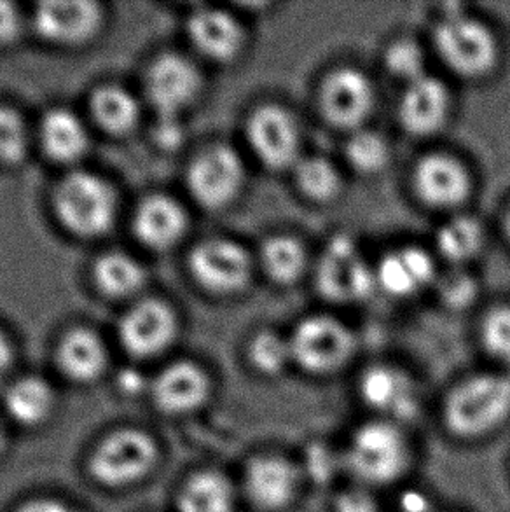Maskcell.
Instances as JSON below:
<instances>
[{
	"mask_svg": "<svg viewBox=\"0 0 510 512\" xmlns=\"http://www.w3.org/2000/svg\"><path fill=\"white\" fill-rule=\"evenodd\" d=\"M442 415L446 427L455 437L474 441L490 436L509 420V376H470L449 392Z\"/></svg>",
	"mask_w": 510,
	"mask_h": 512,
	"instance_id": "1",
	"label": "cell"
},
{
	"mask_svg": "<svg viewBox=\"0 0 510 512\" xmlns=\"http://www.w3.org/2000/svg\"><path fill=\"white\" fill-rule=\"evenodd\" d=\"M343 464L364 485H392L411 464V448L400 425L376 420L353 432Z\"/></svg>",
	"mask_w": 510,
	"mask_h": 512,
	"instance_id": "2",
	"label": "cell"
},
{
	"mask_svg": "<svg viewBox=\"0 0 510 512\" xmlns=\"http://www.w3.org/2000/svg\"><path fill=\"white\" fill-rule=\"evenodd\" d=\"M434 42L439 58L458 76L481 77L497 63L495 35L467 14H448L435 28Z\"/></svg>",
	"mask_w": 510,
	"mask_h": 512,
	"instance_id": "3",
	"label": "cell"
},
{
	"mask_svg": "<svg viewBox=\"0 0 510 512\" xmlns=\"http://www.w3.org/2000/svg\"><path fill=\"white\" fill-rule=\"evenodd\" d=\"M56 210L72 233L98 236L112 228L118 201L105 180L93 173L76 172L58 187Z\"/></svg>",
	"mask_w": 510,
	"mask_h": 512,
	"instance_id": "4",
	"label": "cell"
},
{
	"mask_svg": "<svg viewBox=\"0 0 510 512\" xmlns=\"http://www.w3.org/2000/svg\"><path fill=\"white\" fill-rule=\"evenodd\" d=\"M320 294L334 303H357L369 298L376 284V271L367 264L350 236H334L327 243L317 266Z\"/></svg>",
	"mask_w": 510,
	"mask_h": 512,
	"instance_id": "5",
	"label": "cell"
},
{
	"mask_svg": "<svg viewBox=\"0 0 510 512\" xmlns=\"http://www.w3.org/2000/svg\"><path fill=\"white\" fill-rule=\"evenodd\" d=\"M292 360L311 374H331L345 366L355 352L352 331L327 315L297 324L289 338Z\"/></svg>",
	"mask_w": 510,
	"mask_h": 512,
	"instance_id": "6",
	"label": "cell"
},
{
	"mask_svg": "<svg viewBox=\"0 0 510 512\" xmlns=\"http://www.w3.org/2000/svg\"><path fill=\"white\" fill-rule=\"evenodd\" d=\"M158 450L151 437L121 430L107 437L91 458V472L104 485L126 486L144 478L156 464Z\"/></svg>",
	"mask_w": 510,
	"mask_h": 512,
	"instance_id": "7",
	"label": "cell"
},
{
	"mask_svg": "<svg viewBox=\"0 0 510 512\" xmlns=\"http://www.w3.org/2000/svg\"><path fill=\"white\" fill-rule=\"evenodd\" d=\"M245 180L240 156L226 146H217L201 153L187 175V186L194 200L207 208L228 207L242 191Z\"/></svg>",
	"mask_w": 510,
	"mask_h": 512,
	"instance_id": "8",
	"label": "cell"
},
{
	"mask_svg": "<svg viewBox=\"0 0 510 512\" xmlns=\"http://www.w3.org/2000/svg\"><path fill=\"white\" fill-rule=\"evenodd\" d=\"M194 278L207 291L215 294H235L245 289L252 273V261L242 245L212 238L200 243L189 259Z\"/></svg>",
	"mask_w": 510,
	"mask_h": 512,
	"instance_id": "9",
	"label": "cell"
},
{
	"mask_svg": "<svg viewBox=\"0 0 510 512\" xmlns=\"http://www.w3.org/2000/svg\"><path fill=\"white\" fill-rule=\"evenodd\" d=\"M247 139L257 160L271 170L296 167L301 160L296 121L282 107H259L247 123Z\"/></svg>",
	"mask_w": 510,
	"mask_h": 512,
	"instance_id": "10",
	"label": "cell"
},
{
	"mask_svg": "<svg viewBox=\"0 0 510 512\" xmlns=\"http://www.w3.org/2000/svg\"><path fill=\"white\" fill-rule=\"evenodd\" d=\"M201 91V76L187 58L165 55L156 60L147 76V95L159 118H179Z\"/></svg>",
	"mask_w": 510,
	"mask_h": 512,
	"instance_id": "11",
	"label": "cell"
},
{
	"mask_svg": "<svg viewBox=\"0 0 510 512\" xmlns=\"http://www.w3.org/2000/svg\"><path fill=\"white\" fill-rule=\"evenodd\" d=\"M360 395L380 420L397 425L416 418L420 409L413 380L397 367H369L360 380Z\"/></svg>",
	"mask_w": 510,
	"mask_h": 512,
	"instance_id": "12",
	"label": "cell"
},
{
	"mask_svg": "<svg viewBox=\"0 0 510 512\" xmlns=\"http://www.w3.org/2000/svg\"><path fill=\"white\" fill-rule=\"evenodd\" d=\"M373 84L360 70L338 69L327 76L320 105L325 119L338 128H357L373 111Z\"/></svg>",
	"mask_w": 510,
	"mask_h": 512,
	"instance_id": "13",
	"label": "cell"
},
{
	"mask_svg": "<svg viewBox=\"0 0 510 512\" xmlns=\"http://www.w3.org/2000/svg\"><path fill=\"white\" fill-rule=\"evenodd\" d=\"M301 469L278 455H262L250 462L245 472V490L250 502L266 512L283 511L299 492Z\"/></svg>",
	"mask_w": 510,
	"mask_h": 512,
	"instance_id": "14",
	"label": "cell"
},
{
	"mask_svg": "<svg viewBox=\"0 0 510 512\" xmlns=\"http://www.w3.org/2000/svg\"><path fill=\"white\" fill-rule=\"evenodd\" d=\"M414 191L423 203L434 208L462 205L470 193V177L460 161L448 154L421 158L414 168Z\"/></svg>",
	"mask_w": 510,
	"mask_h": 512,
	"instance_id": "15",
	"label": "cell"
},
{
	"mask_svg": "<svg viewBox=\"0 0 510 512\" xmlns=\"http://www.w3.org/2000/svg\"><path fill=\"white\" fill-rule=\"evenodd\" d=\"M102 23V11L95 2L67 0L46 2L37 7L35 28L49 42L55 44H83L97 34Z\"/></svg>",
	"mask_w": 510,
	"mask_h": 512,
	"instance_id": "16",
	"label": "cell"
},
{
	"mask_svg": "<svg viewBox=\"0 0 510 512\" xmlns=\"http://www.w3.org/2000/svg\"><path fill=\"white\" fill-rule=\"evenodd\" d=\"M175 331L177 320L172 310L154 299L131 308L119 327L126 350L137 357L163 352L175 338Z\"/></svg>",
	"mask_w": 510,
	"mask_h": 512,
	"instance_id": "17",
	"label": "cell"
},
{
	"mask_svg": "<svg viewBox=\"0 0 510 512\" xmlns=\"http://www.w3.org/2000/svg\"><path fill=\"white\" fill-rule=\"evenodd\" d=\"M187 34L201 55L215 62H231L242 53L245 32L233 14L201 7L189 18Z\"/></svg>",
	"mask_w": 510,
	"mask_h": 512,
	"instance_id": "18",
	"label": "cell"
},
{
	"mask_svg": "<svg viewBox=\"0 0 510 512\" xmlns=\"http://www.w3.org/2000/svg\"><path fill=\"white\" fill-rule=\"evenodd\" d=\"M449 114V93L435 77H421L407 84L399 104L400 125L413 135H432Z\"/></svg>",
	"mask_w": 510,
	"mask_h": 512,
	"instance_id": "19",
	"label": "cell"
},
{
	"mask_svg": "<svg viewBox=\"0 0 510 512\" xmlns=\"http://www.w3.org/2000/svg\"><path fill=\"white\" fill-rule=\"evenodd\" d=\"M376 284L395 298H409L435 280V264L425 250L404 247L386 254L376 268Z\"/></svg>",
	"mask_w": 510,
	"mask_h": 512,
	"instance_id": "20",
	"label": "cell"
},
{
	"mask_svg": "<svg viewBox=\"0 0 510 512\" xmlns=\"http://www.w3.org/2000/svg\"><path fill=\"white\" fill-rule=\"evenodd\" d=\"M210 394L207 374L193 362H177L166 367L154 381L152 395L158 408L172 415L189 413L200 408Z\"/></svg>",
	"mask_w": 510,
	"mask_h": 512,
	"instance_id": "21",
	"label": "cell"
},
{
	"mask_svg": "<svg viewBox=\"0 0 510 512\" xmlns=\"http://www.w3.org/2000/svg\"><path fill=\"white\" fill-rule=\"evenodd\" d=\"M186 229L184 208L166 196H152L142 201L135 215L138 240L151 249H170L179 242Z\"/></svg>",
	"mask_w": 510,
	"mask_h": 512,
	"instance_id": "22",
	"label": "cell"
},
{
	"mask_svg": "<svg viewBox=\"0 0 510 512\" xmlns=\"http://www.w3.org/2000/svg\"><path fill=\"white\" fill-rule=\"evenodd\" d=\"M58 360L70 380L93 381L104 373L107 352L97 334L77 329L65 336L58 350Z\"/></svg>",
	"mask_w": 510,
	"mask_h": 512,
	"instance_id": "23",
	"label": "cell"
},
{
	"mask_svg": "<svg viewBox=\"0 0 510 512\" xmlns=\"http://www.w3.org/2000/svg\"><path fill=\"white\" fill-rule=\"evenodd\" d=\"M41 139L46 153L62 163L79 160L88 149V133L81 119L65 109L46 114L42 121Z\"/></svg>",
	"mask_w": 510,
	"mask_h": 512,
	"instance_id": "24",
	"label": "cell"
},
{
	"mask_svg": "<svg viewBox=\"0 0 510 512\" xmlns=\"http://www.w3.org/2000/svg\"><path fill=\"white\" fill-rule=\"evenodd\" d=\"M235 490L219 472H201L194 476L180 495V512H231Z\"/></svg>",
	"mask_w": 510,
	"mask_h": 512,
	"instance_id": "25",
	"label": "cell"
},
{
	"mask_svg": "<svg viewBox=\"0 0 510 512\" xmlns=\"http://www.w3.org/2000/svg\"><path fill=\"white\" fill-rule=\"evenodd\" d=\"M55 404V395L48 383L39 378L16 381L7 390L6 406L9 415L21 425L34 427L44 422Z\"/></svg>",
	"mask_w": 510,
	"mask_h": 512,
	"instance_id": "26",
	"label": "cell"
},
{
	"mask_svg": "<svg viewBox=\"0 0 510 512\" xmlns=\"http://www.w3.org/2000/svg\"><path fill=\"white\" fill-rule=\"evenodd\" d=\"M91 107L100 126L114 135L130 132L140 118L137 100L119 86L100 88L93 95Z\"/></svg>",
	"mask_w": 510,
	"mask_h": 512,
	"instance_id": "27",
	"label": "cell"
},
{
	"mask_svg": "<svg viewBox=\"0 0 510 512\" xmlns=\"http://www.w3.org/2000/svg\"><path fill=\"white\" fill-rule=\"evenodd\" d=\"M262 268L276 284H292L306 268V250L292 236H271L261 249Z\"/></svg>",
	"mask_w": 510,
	"mask_h": 512,
	"instance_id": "28",
	"label": "cell"
},
{
	"mask_svg": "<svg viewBox=\"0 0 510 512\" xmlns=\"http://www.w3.org/2000/svg\"><path fill=\"white\" fill-rule=\"evenodd\" d=\"M435 242L444 259L455 264L467 263L483 249L484 231L476 219L460 215L439 229Z\"/></svg>",
	"mask_w": 510,
	"mask_h": 512,
	"instance_id": "29",
	"label": "cell"
},
{
	"mask_svg": "<svg viewBox=\"0 0 510 512\" xmlns=\"http://www.w3.org/2000/svg\"><path fill=\"white\" fill-rule=\"evenodd\" d=\"M95 277L102 291L118 298L137 292L145 282L144 268L133 257L121 252L100 257L95 266Z\"/></svg>",
	"mask_w": 510,
	"mask_h": 512,
	"instance_id": "30",
	"label": "cell"
},
{
	"mask_svg": "<svg viewBox=\"0 0 510 512\" xmlns=\"http://www.w3.org/2000/svg\"><path fill=\"white\" fill-rule=\"evenodd\" d=\"M294 177H296L297 187L301 193L318 201V203H327L334 200L341 191V179H339L338 170L332 165L331 161L324 158H303L296 163L294 167Z\"/></svg>",
	"mask_w": 510,
	"mask_h": 512,
	"instance_id": "31",
	"label": "cell"
},
{
	"mask_svg": "<svg viewBox=\"0 0 510 512\" xmlns=\"http://www.w3.org/2000/svg\"><path fill=\"white\" fill-rule=\"evenodd\" d=\"M346 160L355 172L373 175L386 167L390 151L386 140L376 132L362 130L346 144Z\"/></svg>",
	"mask_w": 510,
	"mask_h": 512,
	"instance_id": "32",
	"label": "cell"
},
{
	"mask_svg": "<svg viewBox=\"0 0 510 512\" xmlns=\"http://www.w3.org/2000/svg\"><path fill=\"white\" fill-rule=\"evenodd\" d=\"M249 357L252 366L261 374L276 376L292 362L290 341L280 334L264 331L255 336L250 343Z\"/></svg>",
	"mask_w": 510,
	"mask_h": 512,
	"instance_id": "33",
	"label": "cell"
},
{
	"mask_svg": "<svg viewBox=\"0 0 510 512\" xmlns=\"http://www.w3.org/2000/svg\"><path fill=\"white\" fill-rule=\"evenodd\" d=\"M385 65L393 77L404 83L411 84L428 76L425 72V55L420 46L413 41L400 39L388 46L385 55Z\"/></svg>",
	"mask_w": 510,
	"mask_h": 512,
	"instance_id": "34",
	"label": "cell"
},
{
	"mask_svg": "<svg viewBox=\"0 0 510 512\" xmlns=\"http://www.w3.org/2000/svg\"><path fill=\"white\" fill-rule=\"evenodd\" d=\"M481 341H483L484 350L490 353L493 359L510 364L509 306L495 308L484 317L483 326H481Z\"/></svg>",
	"mask_w": 510,
	"mask_h": 512,
	"instance_id": "35",
	"label": "cell"
},
{
	"mask_svg": "<svg viewBox=\"0 0 510 512\" xmlns=\"http://www.w3.org/2000/svg\"><path fill=\"white\" fill-rule=\"evenodd\" d=\"M28 133L23 119L6 107H0V161L18 163L27 153Z\"/></svg>",
	"mask_w": 510,
	"mask_h": 512,
	"instance_id": "36",
	"label": "cell"
},
{
	"mask_svg": "<svg viewBox=\"0 0 510 512\" xmlns=\"http://www.w3.org/2000/svg\"><path fill=\"white\" fill-rule=\"evenodd\" d=\"M437 285L442 303L453 310L467 308L477 296L476 280L462 270L449 271L437 280Z\"/></svg>",
	"mask_w": 510,
	"mask_h": 512,
	"instance_id": "37",
	"label": "cell"
},
{
	"mask_svg": "<svg viewBox=\"0 0 510 512\" xmlns=\"http://www.w3.org/2000/svg\"><path fill=\"white\" fill-rule=\"evenodd\" d=\"M339 465H345L343 457H336L325 446L311 448L306 457V472L310 474V478L317 479V481H331Z\"/></svg>",
	"mask_w": 510,
	"mask_h": 512,
	"instance_id": "38",
	"label": "cell"
},
{
	"mask_svg": "<svg viewBox=\"0 0 510 512\" xmlns=\"http://www.w3.org/2000/svg\"><path fill=\"white\" fill-rule=\"evenodd\" d=\"M336 512H378V506L371 493L355 488L339 495Z\"/></svg>",
	"mask_w": 510,
	"mask_h": 512,
	"instance_id": "39",
	"label": "cell"
},
{
	"mask_svg": "<svg viewBox=\"0 0 510 512\" xmlns=\"http://www.w3.org/2000/svg\"><path fill=\"white\" fill-rule=\"evenodd\" d=\"M20 34V14L9 2L0 0V46L11 44Z\"/></svg>",
	"mask_w": 510,
	"mask_h": 512,
	"instance_id": "40",
	"label": "cell"
},
{
	"mask_svg": "<svg viewBox=\"0 0 510 512\" xmlns=\"http://www.w3.org/2000/svg\"><path fill=\"white\" fill-rule=\"evenodd\" d=\"M158 142L163 146L177 147L182 142V130H180L177 118H161L158 125Z\"/></svg>",
	"mask_w": 510,
	"mask_h": 512,
	"instance_id": "41",
	"label": "cell"
},
{
	"mask_svg": "<svg viewBox=\"0 0 510 512\" xmlns=\"http://www.w3.org/2000/svg\"><path fill=\"white\" fill-rule=\"evenodd\" d=\"M400 506H402L404 512H430V509H432L427 495L418 492V490L404 493L402 500H400Z\"/></svg>",
	"mask_w": 510,
	"mask_h": 512,
	"instance_id": "42",
	"label": "cell"
},
{
	"mask_svg": "<svg viewBox=\"0 0 510 512\" xmlns=\"http://www.w3.org/2000/svg\"><path fill=\"white\" fill-rule=\"evenodd\" d=\"M20 512H74L70 507L65 506L62 502L55 500H35L25 507H21Z\"/></svg>",
	"mask_w": 510,
	"mask_h": 512,
	"instance_id": "43",
	"label": "cell"
},
{
	"mask_svg": "<svg viewBox=\"0 0 510 512\" xmlns=\"http://www.w3.org/2000/svg\"><path fill=\"white\" fill-rule=\"evenodd\" d=\"M119 385H121V388H123L125 392H128V394H137L138 390L144 387V380H142V376L135 373V371H126V373L121 374Z\"/></svg>",
	"mask_w": 510,
	"mask_h": 512,
	"instance_id": "44",
	"label": "cell"
},
{
	"mask_svg": "<svg viewBox=\"0 0 510 512\" xmlns=\"http://www.w3.org/2000/svg\"><path fill=\"white\" fill-rule=\"evenodd\" d=\"M11 360H13L11 345H9L4 333L0 331V378L6 374L7 369L11 366Z\"/></svg>",
	"mask_w": 510,
	"mask_h": 512,
	"instance_id": "45",
	"label": "cell"
},
{
	"mask_svg": "<svg viewBox=\"0 0 510 512\" xmlns=\"http://www.w3.org/2000/svg\"><path fill=\"white\" fill-rule=\"evenodd\" d=\"M505 231H507V236H509L510 240V208L509 212H507V217H505Z\"/></svg>",
	"mask_w": 510,
	"mask_h": 512,
	"instance_id": "46",
	"label": "cell"
},
{
	"mask_svg": "<svg viewBox=\"0 0 510 512\" xmlns=\"http://www.w3.org/2000/svg\"><path fill=\"white\" fill-rule=\"evenodd\" d=\"M2 446H4V436H2V430H0V451H2Z\"/></svg>",
	"mask_w": 510,
	"mask_h": 512,
	"instance_id": "47",
	"label": "cell"
}]
</instances>
